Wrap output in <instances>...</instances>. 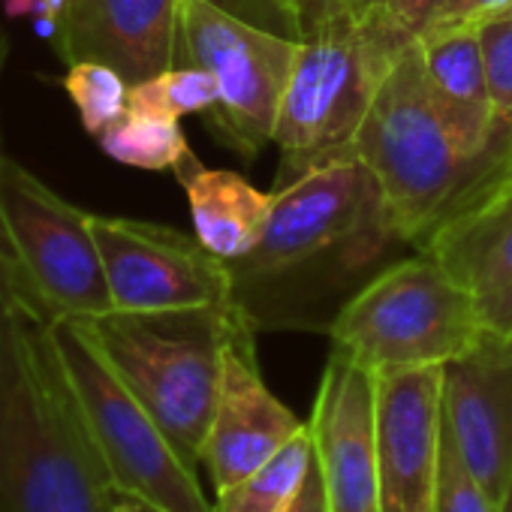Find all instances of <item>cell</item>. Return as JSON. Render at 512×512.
<instances>
[{
    "instance_id": "cb8c5ba5",
    "label": "cell",
    "mask_w": 512,
    "mask_h": 512,
    "mask_svg": "<svg viewBox=\"0 0 512 512\" xmlns=\"http://www.w3.org/2000/svg\"><path fill=\"white\" fill-rule=\"evenodd\" d=\"M434 512H500L491 494L470 473L455 443L443 431V455H440V485H437V509Z\"/></svg>"
},
{
    "instance_id": "ba28073f",
    "label": "cell",
    "mask_w": 512,
    "mask_h": 512,
    "mask_svg": "<svg viewBox=\"0 0 512 512\" xmlns=\"http://www.w3.org/2000/svg\"><path fill=\"white\" fill-rule=\"evenodd\" d=\"M0 226L16 260L55 317L94 320L112 293L91 232V214L70 205L0 145Z\"/></svg>"
},
{
    "instance_id": "f546056e",
    "label": "cell",
    "mask_w": 512,
    "mask_h": 512,
    "mask_svg": "<svg viewBox=\"0 0 512 512\" xmlns=\"http://www.w3.org/2000/svg\"><path fill=\"white\" fill-rule=\"evenodd\" d=\"M70 7V0H4V10L10 19L16 16H34V19H52L61 28V19Z\"/></svg>"
},
{
    "instance_id": "3957f363",
    "label": "cell",
    "mask_w": 512,
    "mask_h": 512,
    "mask_svg": "<svg viewBox=\"0 0 512 512\" xmlns=\"http://www.w3.org/2000/svg\"><path fill=\"white\" fill-rule=\"evenodd\" d=\"M356 157L374 175L389 235L401 241H425L443 217L506 172L458 148L425 85L419 43L407 46L383 79Z\"/></svg>"
},
{
    "instance_id": "7a4b0ae2",
    "label": "cell",
    "mask_w": 512,
    "mask_h": 512,
    "mask_svg": "<svg viewBox=\"0 0 512 512\" xmlns=\"http://www.w3.org/2000/svg\"><path fill=\"white\" fill-rule=\"evenodd\" d=\"M413 46L389 22L386 10L353 13L326 4L299 43V55L281 100L272 145L281 154L278 187L299 175L356 157L362 121L395 67Z\"/></svg>"
},
{
    "instance_id": "8992f818",
    "label": "cell",
    "mask_w": 512,
    "mask_h": 512,
    "mask_svg": "<svg viewBox=\"0 0 512 512\" xmlns=\"http://www.w3.org/2000/svg\"><path fill=\"white\" fill-rule=\"evenodd\" d=\"M55 341L115 491L136 494L166 512H214L196 464L178 452L160 422L118 377L85 323L58 317Z\"/></svg>"
},
{
    "instance_id": "277c9868",
    "label": "cell",
    "mask_w": 512,
    "mask_h": 512,
    "mask_svg": "<svg viewBox=\"0 0 512 512\" xmlns=\"http://www.w3.org/2000/svg\"><path fill=\"white\" fill-rule=\"evenodd\" d=\"M247 317L244 305L232 302L151 314L109 311L82 323L178 452L202 467V446L220 389L223 350L232 329Z\"/></svg>"
},
{
    "instance_id": "4fadbf2b",
    "label": "cell",
    "mask_w": 512,
    "mask_h": 512,
    "mask_svg": "<svg viewBox=\"0 0 512 512\" xmlns=\"http://www.w3.org/2000/svg\"><path fill=\"white\" fill-rule=\"evenodd\" d=\"M443 455V365L377 377L380 512H434Z\"/></svg>"
},
{
    "instance_id": "8fae6325",
    "label": "cell",
    "mask_w": 512,
    "mask_h": 512,
    "mask_svg": "<svg viewBox=\"0 0 512 512\" xmlns=\"http://www.w3.org/2000/svg\"><path fill=\"white\" fill-rule=\"evenodd\" d=\"M253 320H241L223 350V371L211 428L202 446V467L214 494L235 485L260 464L275 458L308 428L263 380L253 344Z\"/></svg>"
},
{
    "instance_id": "44dd1931",
    "label": "cell",
    "mask_w": 512,
    "mask_h": 512,
    "mask_svg": "<svg viewBox=\"0 0 512 512\" xmlns=\"http://www.w3.org/2000/svg\"><path fill=\"white\" fill-rule=\"evenodd\" d=\"M217 106V85L208 70L184 64L169 67L151 79L133 82L127 94V109L160 118H184L196 112H211Z\"/></svg>"
},
{
    "instance_id": "e575fe53",
    "label": "cell",
    "mask_w": 512,
    "mask_h": 512,
    "mask_svg": "<svg viewBox=\"0 0 512 512\" xmlns=\"http://www.w3.org/2000/svg\"><path fill=\"white\" fill-rule=\"evenodd\" d=\"M509 172H512V154H509Z\"/></svg>"
},
{
    "instance_id": "484cf974",
    "label": "cell",
    "mask_w": 512,
    "mask_h": 512,
    "mask_svg": "<svg viewBox=\"0 0 512 512\" xmlns=\"http://www.w3.org/2000/svg\"><path fill=\"white\" fill-rule=\"evenodd\" d=\"M211 7L287 40H305L299 16L287 7V0H208Z\"/></svg>"
},
{
    "instance_id": "e0dca14e",
    "label": "cell",
    "mask_w": 512,
    "mask_h": 512,
    "mask_svg": "<svg viewBox=\"0 0 512 512\" xmlns=\"http://www.w3.org/2000/svg\"><path fill=\"white\" fill-rule=\"evenodd\" d=\"M422 250L476 299L512 281V172L488 181L476 196L443 217Z\"/></svg>"
},
{
    "instance_id": "1f68e13d",
    "label": "cell",
    "mask_w": 512,
    "mask_h": 512,
    "mask_svg": "<svg viewBox=\"0 0 512 512\" xmlns=\"http://www.w3.org/2000/svg\"><path fill=\"white\" fill-rule=\"evenodd\" d=\"M115 512H166L136 494H124V491H115Z\"/></svg>"
},
{
    "instance_id": "30bf717a",
    "label": "cell",
    "mask_w": 512,
    "mask_h": 512,
    "mask_svg": "<svg viewBox=\"0 0 512 512\" xmlns=\"http://www.w3.org/2000/svg\"><path fill=\"white\" fill-rule=\"evenodd\" d=\"M115 311H187L238 302L232 266L172 226L91 214Z\"/></svg>"
},
{
    "instance_id": "ac0fdd59",
    "label": "cell",
    "mask_w": 512,
    "mask_h": 512,
    "mask_svg": "<svg viewBox=\"0 0 512 512\" xmlns=\"http://www.w3.org/2000/svg\"><path fill=\"white\" fill-rule=\"evenodd\" d=\"M172 172L187 193L193 235L229 266L244 260L263 238L275 190L266 193L238 172L211 169L193 151Z\"/></svg>"
},
{
    "instance_id": "4dcf8cb0",
    "label": "cell",
    "mask_w": 512,
    "mask_h": 512,
    "mask_svg": "<svg viewBox=\"0 0 512 512\" xmlns=\"http://www.w3.org/2000/svg\"><path fill=\"white\" fill-rule=\"evenodd\" d=\"M287 7L299 16L302 28H305V34H308L311 25L320 19V13H323V7H326V0H287Z\"/></svg>"
},
{
    "instance_id": "52a82bcc",
    "label": "cell",
    "mask_w": 512,
    "mask_h": 512,
    "mask_svg": "<svg viewBox=\"0 0 512 512\" xmlns=\"http://www.w3.org/2000/svg\"><path fill=\"white\" fill-rule=\"evenodd\" d=\"M302 40L253 28L208 0H184L175 67L193 64L211 73L217 106L208 127L244 160L260 154L278 124L281 100Z\"/></svg>"
},
{
    "instance_id": "ffe728a7",
    "label": "cell",
    "mask_w": 512,
    "mask_h": 512,
    "mask_svg": "<svg viewBox=\"0 0 512 512\" xmlns=\"http://www.w3.org/2000/svg\"><path fill=\"white\" fill-rule=\"evenodd\" d=\"M97 139H100V148L112 160L133 166V169H145V172L175 169L190 151L175 118L142 115L130 109L112 127H106Z\"/></svg>"
},
{
    "instance_id": "603a6c76",
    "label": "cell",
    "mask_w": 512,
    "mask_h": 512,
    "mask_svg": "<svg viewBox=\"0 0 512 512\" xmlns=\"http://www.w3.org/2000/svg\"><path fill=\"white\" fill-rule=\"evenodd\" d=\"M476 28H479L494 112L500 127L512 136V13L488 19Z\"/></svg>"
},
{
    "instance_id": "9c48e42d",
    "label": "cell",
    "mask_w": 512,
    "mask_h": 512,
    "mask_svg": "<svg viewBox=\"0 0 512 512\" xmlns=\"http://www.w3.org/2000/svg\"><path fill=\"white\" fill-rule=\"evenodd\" d=\"M371 229L389 235L374 175L359 157L335 160L275 187L260 244L232 263V272L238 284L287 278L329 250L356 244Z\"/></svg>"
},
{
    "instance_id": "7402d4cb",
    "label": "cell",
    "mask_w": 512,
    "mask_h": 512,
    "mask_svg": "<svg viewBox=\"0 0 512 512\" xmlns=\"http://www.w3.org/2000/svg\"><path fill=\"white\" fill-rule=\"evenodd\" d=\"M64 91L70 94L82 127L100 136L127 112L130 82L103 61H76L64 76Z\"/></svg>"
},
{
    "instance_id": "4316f807",
    "label": "cell",
    "mask_w": 512,
    "mask_h": 512,
    "mask_svg": "<svg viewBox=\"0 0 512 512\" xmlns=\"http://www.w3.org/2000/svg\"><path fill=\"white\" fill-rule=\"evenodd\" d=\"M479 317L485 332L512 338V281L503 284L497 293L479 299Z\"/></svg>"
},
{
    "instance_id": "f1b7e54d",
    "label": "cell",
    "mask_w": 512,
    "mask_h": 512,
    "mask_svg": "<svg viewBox=\"0 0 512 512\" xmlns=\"http://www.w3.org/2000/svg\"><path fill=\"white\" fill-rule=\"evenodd\" d=\"M512 13V0H461V7L455 13V19L446 28H458V25H482L488 19L506 16Z\"/></svg>"
},
{
    "instance_id": "5b68a950",
    "label": "cell",
    "mask_w": 512,
    "mask_h": 512,
    "mask_svg": "<svg viewBox=\"0 0 512 512\" xmlns=\"http://www.w3.org/2000/svg\"><path fill=\"white\" fill-rule=\"evenodd\" d=\"M326 332L335 350L380 377L449 365L482 341L485 326L476 293L422 250L371 278Z\"/></svg>"
},
{
    "instance_id": "d4e9b609",
    "label": "cell",
    "mask_w": 512,
    "mask_h": 512,
    "mask_svg": "<svg viewBox=\"0 0 512 512\" xmlns=\"http://www.w3.org/2000/svg\"><path fill=\"white\" fill-rule=\"evenodd\" d=\"M461 7V0H386V16L410 43L431 31L446 28Z\"/></svg>"
},
{
    "instance_id": "7c38bea8",
    "label": "cell",
    "mask_w": 512,
    "mask_h": 512,
    "mask_svg": "<svg viewBox=\"0 0 512 512\" xmlns=\"http://www.w3.org/2000/svg\"><path fill=\"white\" fill-rule=\"evenodd\" d=\"M443 431L500 512L512 497V338L482 341L443 365Z\"/></svg>"
},
{
    "instance_id": "5bb4252c",
    "label": "cell",
    "mask_w": 512,
    "mask_h": 512,
    "mask_svg": "<svg viewBox=\"0 0 512 512\" xmlns=\"http://www.w3.org/2000/svg\"><path fill=\"white\" fill-rule=\"evenodd\" d=\"M308 428L332 512H380L377 377L332 347Z\"/></svg>"
},
{
    "instance_id": "d6986e66",
    "label": "cell",
    "mask_w": 512,
    "mask_h": 512,
    "mask_svg": "<svg viewBox=\"0 0 512 512\" xmlns=\"http://www.w3.org/2000/svg\"><path fill=\"white\" fill-rule=\"evenodd\" d=\"M314 464L311 428L296 434L275 458L260 464L235 485L217 491L214 512H284L299 494Z\"/></svg>"
},
{
    "instance_id": "6da1fadb",
    "label": "cell",
    "mask_w": 512,
    "mask_h": 512,
    "mask_svg": "<svg viewBox=\"0 0 512 512\" xmlns=\"http://www.w3.org/2000/svg\"><path fill=\"white\" fill-rule=\"evenodd\" d=\"M7 61L0 31V79ZM55 320L0 226V512H115V485L64 368Z\"/></svg>"
},
{
    "instance_id": "9a60e30c",
    "label": "cell",
    "mask_w": 512,
    "mask_h": 512,
    "mask_svg": "<svg viewBox=\"0 0 512 512\" xmlns=\"http://www.w3.org/2000/svg\"><path fill=\"white\" fill-rule=\"evenodd\" d=\"M184 0H70L58 28L67 64L103 61L130 85L175 67Z\"/></svg>"
},
{
    "instance_id": "2e32d148",
    "label": "cell",
    "mask_w": 512,
    "mask_h": 512,
    "mask_svg": "<svg viewBox=\"0 0 512 512\" xmlns=\"http://www.w3.org/2000/svg\"><path fill=\"white\" fill-rule=\"evenodd\" d=\"M419 43L425 85L437 112L443 115L458 148L479 163H497L509 172L512 136L500 127L485 58L476 25L440 28L425 34Z\"/></svg>"
},
{
    "instance_id": "d6a6232c",
    "label": "cell",
    "mask_w": 512,
    "mask_h": 512,
    "mask_svg": "<svg viewBox=\"0 0 512 512\" xmlns=\"http://www.w3.org/2000/svg\"><path fill=\"white\" fill-rule=\"evenodd\" d=\"M326 4H338V7H347L353 13H377V10H386V0H326Z\"/></svg>"
},
{
    "instance_id": "836d02e7",
    "label": "cell",
    "mask_w": 512,
    "mask_h": 512,
    "mask_svg": "<svg viewBox=\"0 0 512 512\" xmlns=\"http://www.w3.org/2000/svg\"><path fill=\"white\" fill-rule=\"evenodd\" d=\"M506 512H512V497H509V506H506Z\"/></svg>"
},
{
    "instance_id": "83f0119b",
    "label": "cell",
    "mask_w": 512,
    "mask_h": 512,
    "mask_svg": "<svg viewBox=\"0 0 512 512\" xmlns=\"http://www.w3.org/2000/svg\"><path fill=\"white\" fill-rule=\"evenodd\" d=\"M284 512H332V503H329V494H326V482H323V473L317 467V455H314V464H311L299 494L293 497V503Z\"/></svg>"
}]
</instances>
